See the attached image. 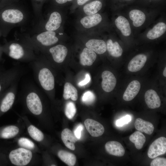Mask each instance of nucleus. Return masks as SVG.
I'll use <instances>...</instances> for the list:
<instances>
[{
  "instance_id": "1",
  "label": "nucleus",
  "mask_w": 166,
  "mask_h": 166,
  "mask_svg": "<svg viewBox=\"0 0 166 166\" xmlns=\"http://www.w3.org/2000/svg\"><path fill=\"white\" fill-rule=\"evenodd\" d=\"M33 61L31 66L38 84L45 91L53 90L54 88L55 80L50 70L43 66L38 59Z\"/></svg>"
},
{
  "instance_id": "2",
  "label": "nucleus",
  "mask_w": 166,
  "mask_h": 166,
  "mask_svg": "<svg viewBox=\"0 0 166 166\" xmlns=\"http://www.w3.org/2000/svg\"><path fill=\"white\" fill-rule=\"evenodd\" d=\"M26 103L29 110L35 115H39L43 111V105L39 90L33 86H30L26 90Z\"/></svg>"
},
{
  "instance_id": "3",
  "label": "nucleus",
  "mask_w": 166,
  "mask_h": 166,
  "mask_svg": "<svg viewBox=\"0 0 166 166\" xmlns=\"http://www.w3.org/2000/svg\"><path fill=\"white\" fill-rule=\"evenodd\" d=\"M8 55L12 58L21 61H34L36 58L31 50L19 43L14 42L9 46Z\"/></svg>"
},
{
  "instance_id": "4",
  "label": "nucleus",
  "mask_w": 166,
  "mask_h": 166,
  "mask_svg": "<svg viewBox=\"0 0 166 166\" xmlns=\"http://www.w3.org/2000/svg\"><path fill=\"white\" fill-rule=\"evenodd\" d=\"M32 156V152L30 150L20 148L11 151L9 153V158L13 164L24 166L30 162Z\"/></svg>"
},
{
  "instance_id": "5",
  "label": "nucleus",
  "mask_w": 166,
  "mask_h": 166,
  "mask_svg": "<svg viewBox=\"0 0 166 166\" xmlns=\"http://www.w3.org/2000/svg\"><path fill=\"white\" fill-rule=\"evenodd\" d=\"M18 79L13 82L5 90L0 103V111L2 113L8 111L13 105L15 99Z\"/></svg>"
},
{
  "instance_id": "6",
  "label": "nucleus",
  "mask_w": 166,
  "mask_h": 166,
  "mask_svg": "<svg viewBox=\"0 0 166 166\" xmlns=\"http://www.w3.org/2000/svg\"><path fill=\"white\" fill-rule=\"evenodd\" d=\"M22 73L21 68L15 66L0 74V93L18 79Z\"/></svg>"
},
{
  "instance_id": "7",
  "label": "nucleus",
  "mask_w": 166,
  "mask_h": 166,
  "mask_svg": "<svg viewBox=\"0 0 166 166\" xmlns=\"http://www.w3.org/2000/svg\"><path fill=\"white\" fill-rule=\"evenodd\" d=\"M166 152V138L161 137L155 140L150 145L147 154L151 159L164 154Z\"/></svg>"
},
{
  "instance_id": "8",
  "label": "nucleus",
  "mask_w": 166,
  "mask_h": 166,
  "mask_svg": "<svg viewBox=\"0 0 166 166\" xmlns=\"http://www.w3.org/2000/svg\"><path fill=\"white\" fill-rule=\"evenodd\" d=\"M2 17L4 21L12 24L20 23L24 18L22 12L19 9L15 7L5 10L2 12Z\"/></svg>"
},
{
  "instance_id": "9",
  "label": "nucleus",
  "mask_w": 166,
  "mask_h": 166,
  "mask_svg": "<svg viewBox=\"0 0 166 166\" xmlns=\"http://www.w3.org/2000/svg\"><path fill=\"white\" fill-rule=\"evenodd\" d=\"M38 44L44 46H50L56 44L58 41L54 31H47L41 33L36 36Z\"/></svg>"
},
{
  "instance_id": "10",
  "label": "nucleus",
  "mask_w": 166,
  "mask_h": 166,
  "mask_svg": "<svg viewBox=\"0 0 166 166\" xmlns=\"http://www.w3.org/2000/svg\"><path fill=\"white\" fill-rule=\"evenodd\" d=\"M84 124L87 130L92 136L98 137L101 136L104 133V126L97 121L87 119L85 121Z\"/></svg>"
},
{
  "instance_id": "11",
  "label": "nucleus",
  "mask_w": 166,
  "mask_h": 166,
  "mask_svg": "<svg viewBox=\"0 0 166 166\" xmlns=\"http://www.w3.org/2000/svg\"><path fill=\"white\" fill-rule=\"evenodd\" d=\"M102 88L105 91L110 92L115 88L117 83L116 77L113 74L109 71H103L101 74Z\"/></svg>"
},
{
  "instance_id": "12",
  "label": "nucleus",
  "mask_w": 166,
  "mask_h": 166,
  "mask_svg": "<svg viewBox=\"0 0 166 166\" xmlns=\"http://www.w3.org/2000/svg\"><path fill=\"white\" fill-rule=\"evenodd\" d=\"M49 51L53 61L58 63L62 62L68 53V49L64 45H58L50 48Z\"/></svg>"
},
{
  "instance_id": "13",
  "label": "nucleus",
  "mask_w": 166,
  "mask_h": 166,
  "mask_svg": "<svg viewBox=\"0 0 166 166\" xmlns=\"http://www.w3.org/2000/svg\"><path fill=\"white\" fill-rule=\"evenodd\" d=\"M147 60V57L144 54L136 55L129 62L128 66V69L132 72L139 71L144 67Z\"/></svg>"
},
{
  "instance_id": "14",
  "label": "nucleus",
  "mask_w": 166,
  "mask_h": 166,
  "mask_svg": "<svg viewBox=\"0 0 166 166\" xmlns=\"http://www.w3.org/2000/svg\"><path fill=\"white\" fill-rule=\"evenodd\" d=\"M140 84L136 80L131 82L128 86L123 95V99L126 101H129L137 95L140 91Z\"/></svg>"
},
{
  "instance_id": "15",
  "label": "nucleus",
  "mask_w": 166,
  "mask_h": 166,
  "mask_svg": "<svg viewBox=\"0 0 166 166\" xmlns=\"http://www.w3.org/2000/svg\"><path fill=\"white\" fill-rule=\"evenodd\" d=\"M144 99L146 104L150 109L157 108L160 106V98L157 93L153 89H149L146 91Z\"/></svg>"
},
{
  "instance_id": "16",
  "label": "nucleus",
  "mask_w": 166,
  "mask_h": 166,
  "mask_svg": "<svg viewBox=\"0 0 166 166\" xmlns=\"http://www.w3.org/2000/svg\"><path fill=\"white\" fill-rule=\"evenodd\" d=\"M105 148L107 152L112 155L121 157L125 153V149L122 145L117 141H110L107 142L105 144Z\"/></svg>"
},
{
  "instance_id": "17",
  "label": "nucleus",
  "mask_w": 166,
  "mask_h": 166,
  "mask_svg": "<svg viewBox=\"0 0 166 166\" xmlns=\"http://www.w3.org/2000/svg\"><path fill=\"white\" fill-rule=\"evenodd\" d=\"M61 139L65 145L72 150L75 149V143L77 141V139L74 134L69 129L66 128L61 132Z\"/></svg>"
},
{
  "instance_id": "18",
  "label": "nucleus",
  "mask_w": 166,
  "mask_h": 166,
  "mask_svg": "<svg viewBox=\"0 0 166 166\" xmlns=\"http://www.w3.org/2000/svg\"><path fill=\"white\" fill-rule=\"evenodd\" d=\"M85 46L87 48L91 49L99 54L104 53L107 50L105 42L101 40H89L86 43Z\"/></svg>"
},
{
  "instance_id": "19",
  "label": "nucleus",
  "mask_w": 166,
  "mask_h": 166,
  "mask_svg": "<svg viewBox=\"0 0 166 166\" xmlns=\"http://www.w3.org/2000/svg\"><path fill=\"white\" fill-rule=\"evenodd\" d=\"M97 58L96 53L87 48L84 49L80 56L81 64L84 66L91 65Z\"/></svg>"
},
{
  "instance_id": "20",
  "label": "nucleus",
  "mask_w": 166,
  "mask_h": 166,
  "mask_svg": "<svg viewBox=\"0 0 166 166\" xmlns=\"http://www.w3.org/2000/svg\"><path fill=\"white\" fill-rule=\"evenodd\" d=\"M62 21L61 15L58 12L54 11L50 15L45 24V28L47 31H54L60 26Z\"/></svg>"
},
{
  "instance_id": "21",
  "label": "nucleus",
  "mask_w": 166,
  "mask_h": 166,
  "mask_svg": "<svg viewBox=\"0 0 166 166\" xmlns=\"http://www.w3.org/2000/svg\"><path fill=\"white\" fill-rule=\"evenodd\" d=\"M115 22L117 28L124 36H128L131 34V31L130 24L126 18L120 16L116 19Z\"/></svg>"
},
{
  "instance_id": "22",
  "label": "nucleus",
  "mask_w": 166,
  "mask_h": 166,
  "mask_svg": "<svg viewBox=\"0 0 166 166\" xmlns=\"http://www.w3.org/2000/svg\"><path fill=\"white\" fill-rule=\"evenodd\" d=\"M134 126L135 128L138 131L144 132L148 135L151 134L154 129V127L152 123L140 118H138L136 119Z\"/></svg>"
},
{
  "instance_id": "23",
  "label": "nucleus",
  "mask_w": 166,
  "mask_h": 166,
  "mask_svg": "<svg viewBox=\"0 0 166 166\" xmlns=\"http://www.w3.org/2000/svg\"><path fill=\"white\" fill-rule=\"evenodd\" d=\"M102 19L100 14H95L84 17L81 20L80 22L84 27L89 28L98 24Z\"/></svg>"
},
{
  "instance_id": "24",
  "label": "nucleus",
  "mask_w": 166,
  "mask_h": 166,
  "mask_svg": "<svg viewBox=\"0 0 166 166\" xmlns=\"http://www.w3.org/2000/svg\"><path fill=\"white\" fill-rule=\"evenodd\" d=\"M166 30V24L163 22L158 23L148 32L147 37L151 40L156 39L163 35Z\"/></svg>"
},
{
  "instance_id": "25",
  "label": "nucleus",
  "mask_w": 166,
  "mask_h": 166,
  "mask_svg": "<svg viewBox=\"0 0 166 166\" xmlns=\"http://www.w3.org/2000/svg\"><path fill=\"white\" fill-rule=\"evenodd\" d=\"M129 15L130 19L133 21V26L135 27L141 26L145 20V14L140 10L136 9L132 10L130 11Z\"/></svg>"
},
{
  "instance_id": "26",
  "label": "nucleus",
  "mask_w": 166,
  "mask_h": 166,
  "mask_svg": "<svg viewBox=\"0 0 166 166\" xmlns=\"http://www.w3.org/2000/svg\"><path fill=\"white\" fill-rule=\"evenodd\" d=\"M106 45L107 49L111 56L118 57L121 56L123 50L117 42H113L111 39H109L107 41Z\"/></svg>"
},
{
  "instance_id": "27",
  "label": "nucleus",
  "mask_w": 166,
  "mask_h": 166,
  "mask_svg": "<svg viewBox=\"0 0 166 166\" xmlns=\"http://www.w3.org/2000/svg\"><path fill=\"white\" fill-rule=\"evenodd\" d=\"M63 96L65 100L71 98L73 101H76L78 98L77 90L71 83L66 82L64 85Z\"/></svg>"
},
{
  "instance_id": "28",
  "label": "nucleus",
  "mask_w": 166,
  "mask_h": 166,
  "mask_svg": "<svg viewBox=\"0 0 166 166\" xmlns=\"http://www.w3.org/2000/svg\"><path fill=\"white\" fill-rule=\"evenodd\" d=\"M59 158L69 166H74L76 162V158L72 153L63 150H59L57 153Z\"/></svg>"
},
{
  "instance_id": "29",
  "label": "nucleus",
  "mask_w": 166,
  "mask_h": 166,
  "mask_svg": "<svg viewBox=\"0 0 166 166\" xmlns=\"http://www.w3.org/2000/svg\"><path fill=\"white\" fill-rule=\"evenodd\" d=\"M129 139L138 149H140L143 148L146 141L145 136L141 132L138 131L131 134Z\"/></svg>"
},
{
  "instance_id": "30",
  "label": "nucleus",
  "mask_w": 166,
  "mask_h": 166,
  "mask_svg": "<svg viewBox=\"0 0 166 166\" xmlns=\"http://www.w3.org/2000/svg\"><path fill=\"white\" fill-rule=\"evenodd\" d=\"M102 3L98 0H96L85 5L83 7V10L87 15H90L96 14L102 8Z\"/></svg>"
},
{
  "instance_id": "31",
  "label": "nucleus",
  "mask_w": 166,
  "mask_h": 166,
  "mask_svg": "<svg viewBox=\"0 0 166 166\" xmlns=\"http://www.w3.org/2000/svg\"><path fill=\"white\" fill-rule=\"evenodd\" d=\"M19 130V128L16 126H9L3 129L1 133V136L4 139L12 138L18 133Z\"/></svg>"
},
{
  "instance_id": "32",
  "label": "nucleus",
  "mask_w": 166,
  "mask_h": 166,
  "mask_svg": "<svg viewBox=\"0 0 166 166\" xmlns=\"http://www.w3.org/2000/svg\"><path fill=\"white\" fill-rule=\"evenodd\" d=\"M27 130L30 136L34 140L40 142L44 139L43 132L34 125H30L27 128Z\"/></svg>"
},
{
  "instance_id": "33",
  "label": "nucleus",
  "mask_w": 166,
  "mask_h": 166,
  "mask_svg": "<svg viewBox=\"0 0 166 166\" xmlns=\"http://www.w3.org/2000/svg\"><path fill=\"white\" fill-rule=\"evenodd\" d=\"M65 112L68 118L72 119L76 112V108L74 104L72 102H68L65 105Z\"/></svg>"
},
{
  "instance_id": "34",
  "label": "nucleus",
  "mask_w": 166,
  "mask_h": 166,
  "mask_svg": "<svg viewBox=\"0 0 166 166\" xmlns=\"http://www.w3.org/2000/svg\"><path fill=\"white\" fill-rule=\"evenodd\" d=\"M18 143L21 147L28 149H32L35 148L34 143L30 139L25 137L19 138L18 140Z\"/></svg>"
},
{
  "instance_id": "35",
  "label": "nucleus",
  "mask_w": 166,
  "mask_h": 166,
  "mask_svg": "<svg viewBox=\"0 0 166 166\" xmlns=\"http://www.w3.org/2000/svg\"><path fill=\"white\" fill-rule=\"evenodd\" d=\"M82 102L86 104H90L95 100V96L93 93L90 91H88L83 94L82 97Z\"/></svg>"
},
{
  "instance_id": "36",
  "label": "nucleus",
  "mask_w": 166,
  "mask_h": 166,
  "mask_svg": "<svg viewBox=\"0 0 166 166\" xmlns=\"http://www.w3.org/2000/svg\"><path fill=\"white\" fill-rule=\"evenodd\" d=\"M150 164L151 166H166V159L164 158H155Z\"/></svg>"
},
{
  "instance_id": "37",
  "label": "nucleus",
  "mask_w": 166,
  "mask_h": 166,
  "mask_svg": "<svg viewBox=\"0 0 166 166\" xmlns=\"http://www.w3.org/2000/svg\"><path fill=\"white\" fill-rule=\"evenodd\" d=\"M131 119L130 116L127 115L117 120L116 121V124L118 126H122L129 123L131 121Z\"/></svg>"
},
{
  "instance_id": "38",
  "label": "nucleus",
  "mask_w": 166,
  "mask_h": 166,
  "mask_svg": "<svg viewBox=\"0 0 166 166\" xmlns=\"http://www.w3.org/2000/svg\"><path fill=\"white\" fill-rule=\"evenodd\" d=\"M83 128V125L80 124L77 126L74 131V134L78 139H80L81 136V132Z\"/></svg>"
},
{
  "instance_id": "39",
  "label": "nucleus",
  "mask_w": 166,
  "mask_h": 166,
  "mask_svg": "<svg viewBox=\"0 0 166 166\" xmlns=\"http://www.w3.org/2000/svg\"><path fill=\"white\" fill-rule=\"evenodd\" d=\"M91 80L90 75L89 73H86L85 75V79L82 81L79 82L78 85L79 86H82L86 85Z\"/></svg>"
},
{
  "instance_id": "40",
  "label": "nucleus",
  "mask_w": 166,
  "mask_h": 166,
  "mask_svg": "<svg viewBox=\"0 0 166 166\" xmlns=\"http://www.w3.org/2000/svg\"><path fill=\"white\" fill-rule=\"evenodd\" d=\"M44 0H32L34 6L36 8H39L41 3Z\"/></svg>"
},
{
  "instance_id": "41",
  "label": "nucleus",
  "mask_w": 166,
  "mask_h": 166,
  "mask_svg": "<svg viewBox=\"0 0 166 166\" xmlns=\"http://www.w3.org/2000/svg\"><path fill=\"white\" fill-rule=\"evenodd\" d=\"M77 3L79 5H82L90 0H77Z\"/></svg>"
},
{
  "instance_id": "42",
  "label": "nucleus",
  "mask_w": 166,
  "mask_h": 166,
  "mask_svg": "<svg viewBox=\"0 0 166 166\" xmlns=\"http://www.w3.org/2000/svg\"><path fill=\"white\" fill-rule=\"evenodd\" d=\"M58 4H62L65 3L67 2H69L73 0H54Z\"/></svg>"
},
{
  "instance_id": "43",
  "label": "nucleus",
  "mask_w": 166,
  "mask_h": 166,
  "mask_svg": "<svg viewBox=\"0 0 166 166\" xmlns=\"http://www.w3.org/2000/svg\"><path fill=\"white\" fill-rule=\"evenodd\" d=\"M163 75L165 77H166V67H165V68L163 72Z\"/></svg>"
},
{
  "instance_id": "44",
  "label": "nucleus",
  "mask_w": 166,
  "mask_h": 166,
  "mask_svg": "<svg viewBox=\"0 0 166 166\" xmlns=\"http://www.w3.org/2000/svg\"><path fill=\"white\" fill-rule=\"evenodd\" d=\"M51 166H56V165H51Z\"/></svg>"
},
{
  "instance_id": "45",
  "label": "nucleus",
  "mask_w": 166,
  "mask_h": 166,
  "mask_svg": "<svg viewBox=\"0 0 166 166\" xmlns=\"http://www.w3.org/2000/svg\"></svg>"
}]
</instances>
